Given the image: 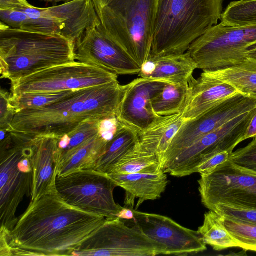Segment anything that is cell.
<instances>
[{"label":"cell","instance_id":"11","mask_svg":"<svg viewBox=\"0 0 256 256\" xmlns=\"http://www.w3.org/2000/svg\"><path fill=\"white\" fill-rule=\"evenodd\" d=\"M200 176L198 190L208 209L222 204L256 210V174L228 160L210 173Z\"/></svg>","mask_w":256,"mask_h":256},{"label":"cell","instance_id":"21","mask_svg":"<svg viewBox=\"0 0 256 256\" xmlns=\"http://www.w3.org/2000/svg\"><path fill=\"white\" fill-rule=\"evenodd\" d=\"M108 176L126 192L125 204L134 209L136 198L138 199L136 210L144 202L160 198L168 184V176L163 170L157 174H110Z\"/></svg>","mask_w":256,"mask_h":256},{"label":"cell","instance_id":"35","mask_svg":"<svg viewBox=\"0 0 256 256\" xmlns=\"http://www.w3.org/2000/svg\"><path fill=\"white\" fill-rule=\"evenodd\" d=\"M209 210L235 220L256 225V210H254L218 204Z\"/></svg>","mask_w":256,"mask_h":256},{"label":"cell","instance_id":"29","mask_svg":"<svg viewBox=\"0 0 256 256\" xmlns=\"http://www.w3.org/2000/svg\"><path fill=\"white\" fill-rule=\"evenodd\" d=\"M189 83H166L163 90L152 100V106L154 114L158 116H168L181 113L188 96Z\"/></svg>","mask_w":256,"mask_h":256},{"label":"cell","instance_id":"26","mask_svg":"<svg viewBox=\"0 0 256 256\" xmlns=\"http://www.w3.org/2000/svg\"><path fill=\"white\" fill-rule=\"evenodd\" d=\"M138 132L139 130L136 128L120 122L115 134L108 142L94 170L108 174L117 162L138 141Z\"/></svg>","mask_w":256,"mask_h":256},{"label":"cell","instance_id":"23","mask_svg":"<svg viewBox=\"0 0 256 256\" xmlns=\"http://www.w3.org/2000/svg\"><path fill=\"white\" fill-rule=\"evenodd\" d=\"M0 20L10 28L30 32L60 34L64 28L60 20L44 15L41 8L33 6L20 10H0Z\"/></svg>","mask_w":256,"mask_h":256},{"label":"cell","instance_id":"18","mask_svg":"<svg viewBox=\"0 0 256 256\" xmlns=\"http://www.w3.org/2000/svg\"><path fill=\"white\" fill-rule=\"evenodd\" d=\"M190 89L181 112L186 122L195 120L226 100L241 94L229 84L200 76L189 83Z\"/></svg>","mask_w":256,"mask_h":256},{"label":"cell","instance_id":"17","mask_svg":"<svg viewBox=\"0 0 256 256\" xmlns=\"http://www.w3.org/2000/svg\"><path fill=\"white\" fill-rule=\"evenodd\" d=\"M31 160L33 169L31 201L46 194H56V179L60 162L58 138L33 136Z\"/></svg>","mask_w":256,"mask_h":256},{"label":"cell","instance_id":"19","mask_svg":"<svg viewBox=\"0 0 256 256\" xmlns=\"http://www.w3.org/2000/svg\"><path fill=\"white\" fill-rule=\"evenodd\" d=\"M196 65L190 54L150 56L140 66L138 77L172 84L190 82Z\"/></svg>","mask_w":256,"mask_h":256},{"label":"cell","instance_id":"2","mask_svg":"<svg viewBox=\"0 0 256 256\" xmlns=\"http://www.w3.org/2000/svg\"><path fill=\"white\" fill-rule=\"evenodd\" d=\"M125 88L118 81L76 90L44 107L20 110L9 132L59 138L88 120L117 117Z\"/></svg>","mask_w":256,"mask_h":256},{"label":"cell","instance_id":"38","mask_svg":"<svg viewBox=\"0 0 256 256\" xmlns=\"http://www.w3.org/2000/svg\"><path fill=\"white\" fill-rule=\"evenodd\" d=\"M32 6L26 0H0V10H20Z\"/></svg>","mask_w":256,"mask_h":256},{"label":"cell","instance_id":"40","mask_svg":"<svg viewBox=\"0 0 256 256\" xmlns=\"http://www.w3.org/2000/svg\"><path fill=\"white\" fill-rule=\"evenodd\" d=\"M256 136V110L248 127L244 140Z\"/></svg>","mask_w":256,"mask_h":256},{"label":"cell","instance_id":"42","mask_svg":"<svg viewBox=\"0 0 256 256\" xmlns=\"http://www.w3.org/2000/svg\"><path fill=\"white\" fill-rule=\"evenodd\" d=\"M247 58H256V49L248 52L246 56Z\"/></svg>","mask_w":256,"mask_h":256},{"label":"cell","instance_id":"10","mask_svg":"<svg viewBox=\"0 0 256 256\" xmlns=\"http://www.w3.org/2000/svg\"><path fill=\"white\" fill-rule=\"evenodd\" d=\"M118 75L78 61L54 66L11 84L10 94L76 90L118 81Z\"/></svg>","mask_w":256,"mask_h":256},{"label":"cell","instance_id":"13","mask_svg":"<svg viewBox=\"0 0 256 256\" xmlns=\"http://www.w3.org/2000/svg\"><path fill=\"white\" fill-rule=\"evenodd\" d=\"M255 108L256 100L239 94L224 101L200 117L184 123L162 159V169L200 138Z\"/></svg>","mask_w":256,"mask_h":256},{"label":"cell","instance_id":"33","mask_svg":"<svg viewBox=\"0 0 256 256\" xmlns=\"http://www.w3.org/2000/svg\"><path fill=\"white\" fill-rule=\"evenodd\" d=\"M224 218L226 227L239 242L240 248L256 252V225L225 216Z\"/></svg>","mask_w":256,"mask_h":256},{"label":"cell","instance_id":"6","mask_svg":"<svg viewBox=\"0 0 256 256\" xmlns=\"http://www.w3.org/2000/svg\"><path fill=\"white\" fill-rule=\"evenodd\" d=\"M33 136L8 132L0 144V230L8 234L18 218L17 208L25 196H32L31 160Z\"/></svg>","mask_w":256,"mask_h":256},{"label":"cell","instance_id":"36","mask_svg":"<svg viewBox=\"0 0 256 256\" xmlns=\"http://www.w3.org/2000/svg\"><path fill=\"white\" fill-rule=\"evenodd\" d=\"M0 104V130L9 132L16 113L10 93L1 89Z\"/></svg>","mask_w":256,"mask_h":256},{"label":"cell","instance_id":"5","mask_svg":"<svg viewBox=\"0 0 256 256\" xmlns=\"http://www.w3.org/2000/svg\"><path fill=\"white\" fill-rule=\"evenodd\" d=\"M105 34L140 67L151 54L158 0H92Z\"/></svg>","mask_w":256,"mask_h":256},{"label":"cell","instance_id":"7","mask_svg":"<svg viewBox=\"0 0 256 256\" xmlns=\"http://www.w3.org/2000/svg\"><path fill=\"white\" fill-rule=\"evenodd\" d=\"M256 49V24L229 26L217 24L194 41L188 52L202 70H216L241 63Z\"/></svg>","mask_w":256,"mask_h":256},{"label":"cell","instance_id":"14","mask_svg":"<svg viewBox=\"0 0 256 256\" xmlns=\"http://www.w3.org/2000/svg\"><path fill=\"white\" fill-rule=\"evenodd\" d=\"M76 61L101 68L118 75L138 74L140 67L104 32L100 23L92 26L74 42Z\"/></svg>","mask_w":256,"mask_h":256},{"label":"cell","instance_id":"34","mask_svg":"<svg viewBox=\"0 0 256 256\" xmlns=\"http://www.w3.org/2000/svg\"><path fill=\"white\" fill-rule=\"evenodd\" d=\"M246 146L231 154L229 161L235 166L256 174V136Z\"/></svg>","mask_w":256,"mask_h":256},{"label":"cell","instance_id":"39","mask_svg":"<svg viewBox=\"0 0 256 256\" xmlns=\"http://www.w3.org/2000/svg\"><path fill=\"white\" fill-rule=\"evenodd\" d=\"M12 256L5 232L0 231V256Z\"/></svg>","mask_w":256,"mask_h":256},{"label":"cell","instance_id":"30","mask_svg":"<svg viewBox=\"0 0 256 256\" xmlns=\"http://www.w3.org/2000/svg\"><path fill=\"white\" fill-rule=\"evenodd\" d=\"M102 120H88L72 132L58 138L60 154V164L67 160L80 146L100 133Z\"/></svg>","mask_w":256,"mask_h":256},{"label":"cell","instance_id":"28","mask_svg":"<svg viewBox=\"0 0 256 256\" xmlns=\"http://www.w3.org/2000/svg\"><path fill=\"white\" fill-rule=\"evenodd\" d=\"M198 232L206 244L215 250L240 248L239 242L226 227L224 216L214 211L205 213L203 224L198 228Z\"/></svg>","mask_w":256,"mask_h":256},{"label":"cell","instance_id":"32","mask_svg":"<svg viewBox=\"0 0 256 256\" xmlns=\"http://www.w3.org/2000/svg\"><path fill=\"white\" fill-rule=\"evenodd\" d=\"M74 91L24 93L16 95L10 94V96L16 112L24 109L40 108L52 104L62 100Z\"/></svg>","mask_w":256,"mask_h":256},{"label":"cell","instance_id":"41","mask_svg":"<svg viewBox=\"0 0 256 256\" xmlns=\"http://www.w3.org/2000/svg\"><path fill=\"white\" fill-rule=\"evenodd\" d=\"M133 208H122L119 212L118 218L123 220H132L134 218V212Z\"/></svg>","mask_w":256,"mask_h":256},{"label":"cell","instance_id":"15","mask_svg":"<svg viewBox=\"0 0 256 256\" xmlns=\"http://www.w3.org/2000/svg\"><path fill=\"white\" fill-rule=\"evenodd\" d=\"M136 226L148 237L166 247V254L188 255L206 250L200 234L179 224L172 218L134 210Z\"/></svg>","mask_w":256,"mask_h":256},{"label":"cell","instance_id":"8","mask_svg":"<svg viewBox=\"0 0 256 256\" xmlns=\"http://www.w3.org/2000/svg\"><path fill=\"white\" fill-rule=\"evenodd\" d=\"M166 247L146 235L132 220H108L70 256H154Z\"/></svg>","mask_w":256,"mask_h":256},{"label":"cell","instance_id":"31","mask_svg":"<svg viewBox=\"0 0 256 256\" xmlns=\"http://www.w3.org/2000/svg\"><path fill=\"white\" fill-rule=\"evenodd\" d=\"M221 23L229 26L256 24V0L231 2L223 12Z\"/></svg>","mask_w":256,"mask_h":256},{"label":"cell","instance_id":"1","mask_svg":"<svg viewBox=\"0 0 256 256\" xmlns=\"http://www.w3.org/2000/svg\"><path fill=\"white\" fill-rule=\"evenodd\" d=\"M106 220L48 194L31 201L6 238L12 256H70Z\"/></svg>","mask_w":256,"mask_h":256},{"label":"cell","instance_id":"20","mask_svg":"<svg viewBox=\"0 0 256 256\" xmlns=\"http://www.w3.org/2000/svg\"><path fill=\"white\" fill-rule=\"evenodd\" d=\"M41 11L60 20L64 26L60 35L74 42L87 29L100 23L92 0H72Z\"/></svg>","mask_w":256,"mask_h":256},{"label":"cell","instance_id":"4","mask_svg":"<svg viewBox=\"0 0 256 256\" xmlns=\"http://www.w3.org/2000/svg\"><path fill=\"white\" fill-rule=\"evenodd\" d=\"M74 42L60 34L30 32L0 23L1 78L12 84L46 68L76 61Z\"/></svg>","mask_w":256,"mask_h":256},{"label":"cell","instance_id":"16","mask_svg":"<svg viewBox=\"0 0 256 256\" xmlns=\"http://www.w3.org/2000/svg\"><path fill=\"white\" fill-rule=\"evenodd\" d=\"M166 84L139 77L126 84L117 116L118 120L139 132L146 128L159 116L154 112L152 102Z\"/></svg>","mask_w":256,"mask_h":256},{"label":"cell","instance_id":"25","mask_svg":"<svg viewBox=\"0 0 256 256\" xmlns=\"http://www.w3.org/2000/svg\"><path fill=\"white\" fill-rule=\"evenodd\" d=\"M108 141L100 132L75 150L64 162L60 164L58 176L84 170H94L104 154Z\"/></svg>","mask_w":256,"mask_h":256},{"label":"cell","instance_id":"12","mask_svg":"<svg viewBox=\"0 0 256 256\" xmlns=\"http://www.w3.org/2000/svg\"><path fill=\"white\" fill-rule=\"evenodd\" d=\"M256 108L236 118L195 142L162 169L165 173L180 178L196 173L200 162L223 151L233 152L244 137Z\"/></svg>","mask_w":256,"mask_h":256},{"label":"cell","instance_id":"27","mask_svg":"<svg viewBox=\"0 0 256 256\" xmlns=\"http://www.w3.org/2000/svg\"><path fill=\"white\" fill-rule=\"evenodd\" d=\"M162 170L158 156L140 142L129 150L108 174H157Z\"/></svg>","mask_w":256,"mask_h":256},{"label":"cell","instance_id":"9","mask_svg":"<svg viewBox=\"0 0 256 256\" xmlns=\"http://www.w3.org/2000/svg\"><path fill=\"white\" fill-rule=\"evenodd\" d=\"M117 186L108 174L94 170H82L56 179V194L66 203L108 220L118 218L123 208L114 199Z\"/></svg>","mask_w":256,"mask_h":256},{"label":"cell","instance_id":"43","mask_svg":"<svg viewBox=\"0 0 256 256\" xmlns=\"http://www.w3.org/2000/svg\"><path fill=\"white\" fill-rule=\"evenodd\" d=\"M46 2H68L72 0H42Z\"/></svg>","mask_w":256,"mask_h":256},{"label":"cell","instance_id":"37","mask_svg":"<svg viewBox=\"0 0 256 256\" xmlns=\"http://www.w3.org/2000/svg\"><path fill=\"white\" fill-rule=\"evenodd\" d=\"M232 152L223 151L206 158L199 164L196 172L200 173V175L210 173L218 166L228 161Z\"/></svg>","mask_w":256,"mask_h":256},{"label":"cell","instance_id":"3","mask_svg":"<svg viewBox=\"0 0 256 256\" xmlns=\"http://www.w3.org/2000/svg\"><path fill=\"white\" fill-rule=\"evenodd\" d=\"M224 0H158L150 56L186 52L191 44L218 24Z\"/></svg>","mask_w":256,"mask_h":256},{"label":"cell","instance_id":"24","mask_svg":"<svg viewBox=\"0 0 256 256\" xmlns=\"http://www.w3.org/2000/svg\"><path fill=\"white\" fill-rule=\"evenodd\" d=\"M202 71L200 76L202 78L229 84L241 94L256 100V58H247L230 67Z\"/></svg>","mask_w":256,"mask_h":256},{"label":"cell","instance_id":"22","mask_svg":"<svg viewBox=\"0 0 256 256\" xmlns=\"http://www.w3.org/2000/svg\"><path fill=\"white\" fill-rule=\"evenodd\" d=\"M186 122L181 113L159 116L139 132L138 140L146 149L156 154L161 163L174 138Z\"/></svg>","mask_w":256,"mask_h":256}]
</instances>
